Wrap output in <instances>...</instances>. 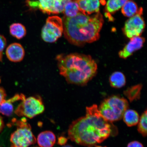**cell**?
I'll return each mask as SVG.
<instances>
[{"label":"cell","instance_id":"cell-1","mask_svg":"<svg viewBox=\"0 0 147 147\" xmlns=\"http://www.w3.org/2000/svg\"><path fill=\"white\" fill-rule=\"evenodd\" d=\"M86 114L69 126V139L76 144L91 147L102 143L111 135V122L102 116L96 105L86 108Z\"/></svg>","mask_w":147,"mask_h":147},{"label":"cell","instance_id":"cell-2","mask_svg":"<svg viewBox=\"0 0 147 147\" xmlns=\"http://www.w3.org/2000/svg\"><path fill=\"white\" fill-rule=\"evenodd\" d=\"M62 21L66 39L78 47L97 41L104 22L100 12L90 16L80 12L74 17L64 16Z\"/></svg>","mask_w":147,"mask_h":147},{"label":"cell","instance_id":"cell-3","mask_svg":"<svg viewBox=\"0 0 147 147\" xmlns=\"http://www.w3.org/2000/svg\"><path fill=\"white\" fill-rule=\"evenodd\" d=\"M60 74L69 84L83 86L96 74V62L90 55L72 53L57 55Z\"/></svg>","mask_w":147,"mask_h":147},{"label":"cell","instance_id":"cell-4","mask_svg":"<svg viewBox=\"0 0 147 147\" xmlns=\"http://www.w3.org/2000/svg\"><path fill=\"white\" fill-rule=\"evenodd\" d=\"M128 107V103L126 99L113 96L105 99L98 109L105 119L112 122L122 119Z\"/></svg>","mask_w":147,"mask_h":147},{"label":"cell","instance_id":"cell-5","mask_svg":"<svg viewBox=\"0 0 147 147\" xmlns=\"http://www.w3.org/2000/svg\"><path fill=\"white\" fill-rule=\"evenodd\" d=\"M17 129L11 136V147H28L36 142L30 125L25 118L16 122Z\"/></svg>","mask_w":147,"mask_h":147},{"label":"cell","instance_id":"cell-6","mask_svg":"<svg viewBox=\"0 0 147 147\" xmlns=\"http://www.w3.org/2000/svg\"><path fill=\"white\" fill-rule=\"evenodd\" d=\"M45 107L41 97L38 96L25 97L15 110V113L20 117L32 119L43 113Z\"/></svg>","mask_w":147,"mask_h":147},{"label":"cell","instance_id":"cell-7","mask_svg":"<svg viewBox=\"0 0 147 147\" xmlns=\"http://www.w3.org/2000/svg\"><path fill=\"white\" fill-rule=\"evenodd\" d=\"M63 31L62 20L57 16L47 18L42 29L41 36L44 41L52 43L56 42L62 35Z\"/></svg>","mask_w":147,"mask_h":147},{"label":"cell","instance_id":"cell-8","mask_svg":"<svg viewBox=\"0 0 147 147\" xmlns=\"http://www.w3.org/2000/svg\"><path fill=\"white\" fill-rule=\"evenodd\" d=\"M143 12V9L141 7L137 13L130 18L125 23L123 31L128 38L140 36L142 34L146 26L142 16Z\"/></svg>","mask_w":147,"mask_h":147},{"label":"cell","instance_id":"cell-9","mask_svg":"<svg viewBox=\"0 0 147 147\" xmlns=\"http://www.w3.org/2000/svg\"><path fill=\"white\" fill-rule=\"evenodd\" d=\"M145 41V38L142 37H134L130 38V41L119 52V57L125 59L131 56L134 52L142 47Z\"/></svg>","mask_w":147,"mask_h":147},{"label":"cell","instance_id":"cell-10","mask_svg":"<svg viewBox=\"0 0 147 147\" xmlns=\"http://www.w3.org/2000/svg\"><path fill=\"white\" fill-rule=\"evenodd\" d=\"M7 58L11 61L14 62H21L23 59L25 51L23 46L18 43L11 44L6 50Z\"/></svg>","mask_w":147,"mask_h":147},{"label":"cell","instance_id":"cell-11","mask_svg":"<svg viewBox=\"0 0 147 147\" xmlns=\"http://www.w3.org/2000/svg\"><path fill=\"white\" fill-rule=\"evenodd\" d=\"M79 10L82 13L88 15L100 12V0H75Z\"/></svg>","mask_w":147,"mask_h":147},{"label":"cell","instance_id":"cell-12","mask_svg":"<svg viewBox=\"0 0 147 147\" xmlns=\"http://www.w3.org/2000/svg\"><path fill=\"white\" fill-rule=\"evenodd\" d=\"M25 97L22 93L16 94L9 100H5L0 104V113L10 116L13 111V104L18 101L22 100Z\"/></svg>","mask_w":147,"mask_h":147},{"label":"cell","instance_id":"cell-13","mask_svg":"<svg viewBox=\"0 0 147 147\" xmlns=\"http://www.w3.org/2000/svg\"><path fill=\"white\" fill-rule=\"evenodd\" d=\"M55 0H38L29 1L28 3L29 6L34 8H38L45 13L54 14Z\"/></svg>","mask_w":147,"mask_h":147},{"label":"cell","instance_id":"cell-14","mask_svg":"<svg viewBox=\"0 0 147 147\" xmlns=\"http://www.w3.org/2000/svg\"><path fill=\"white\" fill-rule=\"evenodd\" d=\"M36 141L40 147H53L56 141V138L52 132L46 131L38 135Z\"/></svg>","mask_w":147,"mask_h":147},{"label":"cell","instance_id":"cell-15","mask_svg":"<svg viewBox=\"0 0 147 147\" xmlns=\"http://www.w3.org/2000/svg\"><path fill=\"white\" fill-rule=\"evenodd\" d=\"M109 82L111 87L120 88L123 87L126 84L125 77L122 72L115 71L110 76Z\"/></svg>","mask_w":147,"mask_h":147},{"label":"cell","instance_id":"cell-16","mask_svg":"<svg viewBox=\"0 0 147 147\" xmlns=\"http://www.w3.org/2000/svg\"><path fill=\"white\" fill-rule=\"evenodd\" d=\"M123 117L124 122L129 127L136 125L139 120L138 113L135 110L131 109L127 110Z\"/></svg>","mask_w":147,"mask_h":147},{"label":"cell","instance_id":"cell-17","mask_svg":"<svg viewBox=\"0 0 147 147\" xmlns=\"http://www.w3.org/2000/svg\"><path fill=\"white\" fill-rule=\"evenodd\" d=\"M138 10L136 3L133 1H129L123 5L121 12L126 17L131 18L136 14Z\"/></svg>","mask_w":147,"mask_h":147},{"label":"cell","instance_id":"cell-18","mask_svg":"<svg viewBox=\"0 0 147 147\" xmlns=\"http://www.w3.org/2000/svg\"><path fill=\"white\" fill-rule=\"evenodd\" d=\"M80 12L78 5L75 0L67 3L64 6L63 11L65 16L69 18L74 17Z\"/></svg>","mask_w":147,"mask_h":147},{"label":"cell","instance_id":"cell-19","mask_svg":"<svg viewBox=\"0 0 147 147\" xmlns=\"http://www.w3.org/2000/svg\"><path fill=\"white\" fill-rule=\"evenodd\" d=\"M10 32L12 36L18 39L23 38L26 33L25 27L20 23H14L11 25Z\"/></svg>","mask_w":147,"mask_h":147},{"label":"cell","instance_id":"cell-20","mask_svg":"<svg viewBox=\"0 0 147 147\" xmlns=\"http://www.w3.org/2000/svg\"><path fill=\"white\" fill-rule=\"evenodd\" d=\"M129 1L131 0H108L106 5V11L108 13H114Z\"/></svg>","mask_w":147,"mask_h":147},{"label":"cell","instance_id":"cell-21","mask_svg":"<svg viewBox=\"0 0 147 147\" xmlns=\"http://www.w3.org/2000/svg\"><path fill=\"white\" fill-rule=\"evenodd\" d=\"M141 89L142 85L138 84L128 88L125 91L124 93L130 102H132L140 98Z\"/></svg>","mask_w":147,"mask_h":147},{"label":"cell","instance_id":"cell-22","mask_svg":"<svg viewBox=\"0 0 147 147\" xmlns=\"http://www.w3.org/2000/svg\"><path fill=\"white\" fill-rule=\"evenodd\" d=\"M147 110H146L141 115L138 123V131L143 137H146L147 136Z\"/></svg>","mask_w":147,"mask_h":147},{"label":"cell","instance_id":"cell-23","mask_svg":"<svg viewBox=\"0 0 147 147\" xmlns=\"http://www.w3.org/2000/svg\"><path fill=\"white\" fill-rule=\"evenodd\" d=\"M73 0H55L54 14H58L63 12L67 3Z\"/></svg>","mask_w":147,"mask_h":147},{"label":"cell","instance_id":"cell-24","mask_svg":"<svg viewBox=\"0 0 147 147\" xmlns=\"http://www.w3.org/2000/svg\"><path fill=\"white\" fill-rule=\"evenodd\" d=\"M7 45V40L4 36L0 34V54H3Z\"/></svg>","mask_w":147,"mask_h":147},{"label":"cell","instance_id":"cell-25","mask_svg":"<svg viewBox=\"0 0 147 147\" xmlns=\"http://www.w3.org/2000/svg\"><path fill=\"white\" fill-rule=\"evenodd\" d=\"M7 96L5 90L0 87V104L5 100Z\"/></svg>","mask_w":147,"mask_h":147},{"label":"cell","instance_id":"cell-26","mask_svg":"<svg viewBox=\"0 0 147 147\" xmlns=\"http://www.w3.org/2000/svg\"><path fill=\"white\" fill-rule=\"evenodd\" d=\"M127 147H144L141 143L137 141H132L128 144Z\"/></svg>","mask_w":147,"mask_h":147},{"label":"cell","instance_id":"cell-27","mask_svg":"<svg viewBox=\"0 0 147 147\" xmlns=\"http://www.w3.org/2000/svg\"><path fill=\"white\" fill-rule=\"evenodd\" d=\"M67 141V139L66 138L62 137L59 138L58 139V143L60 145H64L65 144Z\"/></svg>","mask_w":147,"mask_h":147},{"label":"cell","instance_id":"cell-28","mask_svg":"<svg viewBox=\"0 0 147 147\" xmlns=\"http://www.w3.org/2000/svg\"><path fill=\"white\" fill-rule=\"evenodd\" d=\"M3 126H4V123L2 118L0 116V133L2 130Z\"/></svg>","mask_w":147,"mask_h":147},{"label":"cell","instance_id":"cell-29","mask_svg":"<svg viewBox=\"0 0 147 147\" xmlns=\"http://www.w3.org/2000/svg\"><path fill=\"white\" fill-rule=\"evenodd\" d=\"M62 147H73L72 146H70V145H65V146H64Z\"/></svg>","mask_w":147,"mask_h":147},{"label":"cell","instance_id":"cell-30","mask_svg":"<svg viewBox=\"0 0 147 147\" xmlns=\"http://www.w3.org/2000/svg\"><path fill=\"white\" fill-rule=\"evenodd\" d=\"M95 147H102V146H96Z\"/></svg>","mask_w":147,"mask_h":147},{"label":"cell","instance_id":"cell-31","mask_svg":"<svg viewBox=\"0 0 147 147\" xmlns=\"http://www.w3.org/2000/svg\"><path fill=\"white\" fill-rule=\"evenodd\" d=\"M0 147H1V146H0Z\"/></svg>","mask_w":147,"mask_h":147}]
</instances>
